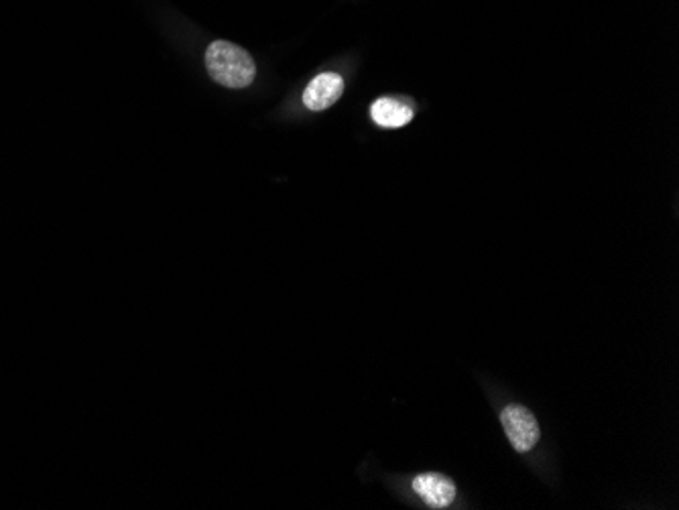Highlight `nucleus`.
Masks as SVG:
<instances>
[{"instance_id": "1", "label": "nucleus", "mask_w": 679, "mask_h": 510, "mask_svg": "<svg viewBox=\"0 0 679 510\" xmlns=\"http://www.w3.org/2000/svg\"><path fill=\"white\" fill-rule=\"evenodd\" d=\"M206 68L214 82L234 90L253 84L257 76V66L249 51L228 41H214L208 47Z\"/></svg>"}, {"instance_id": "2", "label": "nucleus", "mask_w": 679, "mask_h": 510, "mask_svg": "<svg viewBox=\"0 0 679 510\" xmlns=\"http://www.w3.org/2000/svg\"><path fill=\"white\" fill-rule=\"evenodd\" d=\"M501 423L513 448L519 454L533 450L539 441V425L529 409L523 405H509L501 413Z\"/></svg>"}, {"instance_id": "3", "label": "nucleus", "mask_w": 679, "mask_h": 510, "mask_svg": "<svg viewBox=\"0 0 679 510\" xmlns=\"http://www.w3.org/2000/svg\"><path fill=\"white\" fill-rule=\"evenodd\" d=\"M413 490L429 508H446L456 500V486L442 474H419L413 480Z\"/></svg>"}, {"instance_id": "4", "label": "nucleus", "mask_w": 679, "mask_h": 510, "mask_svg": "<svg viewBox=\"0 0 679 510\" xmlns=\"http://www.w3.org/2000/svg\"><path fill=\"white\" fill-rule=\"evenodd\" d=\"M342 92H344V80L338 74L326 72V74H320L318 78H314L310 82V86L305 88L303 104L314 112H320V110H326L332 104H336V100L342 96Z\"/></svg>"}, {"instance_id": "5", "label": "nucleus", "mask_w": 679, "mask_h": 510, "mask_svg": "<svg viewBox=\"0 0 679 510\" xmlns=\"http://www.w3.org/2000/svg\"><path fill=\"white\" fill-rule=\"evenodd\" d=\"M373 120L383 126V129H401V126L409 124L413 120V110L405 102H399L395 98H381L370 108Z\"/></svg>"}]
</instances>
